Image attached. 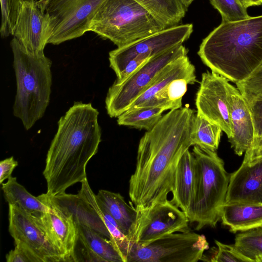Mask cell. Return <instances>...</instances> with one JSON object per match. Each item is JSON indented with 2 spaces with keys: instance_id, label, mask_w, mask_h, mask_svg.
Returning <instances> with one entry per match:
<instances>
[{
  "instance_id": "cell-38",
  "label": "cell",
  "mask_w": 262,
  "mask_h": 262,
  "mask_svg": "<svg viewBox=\"0 0 262 262\" xmlns=\"http://www.w3.org/2000/svg\"><path fill=\"white\" fill-rule=\"evenodd\" d=\"M48 0H39L37 3L43 12H45V8Z\"/></svg>"
},
{
  "instance_id": "cell-30",
  "label": "cell",
  "mask_w": 262,
  "mask_h": 262,
  "mask_svg": "<svg viewBox=\"0 0 262 262\" xmlns=\"http://www.w3.org/2000/svg\"><path fill=\"white\" fill-rule=\"evenodd\" d=\"M236 88L249 103L262 95V63L247 78L236 83Z\"/></svg>"
},
{
  "instance_id": "cell-23",
  "label": "cell",
  "mask_w": 262,
  "mask_h": 262,
  "mask_svg": "<svg viewBox=\"0 0 262 262\" xmlns=\"http://www.w3.org/2000/svg\"><path fill=\"white\" fill-rule=\"evenodd\" d=\"M81 183V188L78 194L88 201L99 213L110 233V240L123 261L127 262L132 246L129 239L122 232L115 220L97 202L96 194L91 188L87 179Z\"/></svg>"
},
{
  "instance_id": "cell-2",
  "label": "cell",
  "mask_w": 262,
  "mask_h": 262,
  "mask_svg": "<svg viewBox=\"0 0 262 262\" xmlns=\"http://www.w3.org/2000/svg\"><path fill=\"white\" fill-rule=\"evenodd\" d=\"M98 115L91 103L77 102L60 118L43 171L48 195L64 193L70 186L87 179V164L97 152L101 141Z\"/></svg>"
},
{
  "instance_id": "cell-36",
  "label": "cell",
  "mask_w": 262,
  "mask_h": 262,
  "mask_svg": "<svg viewBox=\"0 0 262 262\" xmlns=\"http://www.w3.org/2000/svg\"><path fill=\"white\" fill-rule=\"evenodd\" d=\"M262 158V137L255 141L252 147L245 152L244 161L251 162Z\"/></svg>"
},
{
  "instance_id": "cell-33",
  "label": "cell",
  "mask_w": 262,
  "mask_h": 262,
  "mask_svg": "<svg viewBox=\"0 0 262 262\" xmlns=\"http://www.w3.org/2000/svg\"><path fill=\"white\" fill-rule=\"evenodd\" d=\"M248 104L254 124L255 142L262 137V95L255 98Z\"/></svg>"
},
{
  "instance_id": "cell-4",
  "label": "cell",
  "mask_w": 262,
  "mask_h": 262,
  "mask_svg": "<svg viewBox=\"0 0 262 262\" xmlns=\"http://www.w3.org/2000/svg\"><path fill=\"white\" fill-rule=\"evenodd\" d=\"M16 80L14 115L30 129L45 114L51 93L52 61L28 52L13 37L10 42Z\"/></svg>"
},
{
  "instance_id": "cell-12",
  "label": "cell",
  "mask_w": 262,
  "mask_h": 262,
  "mask_svg": "<svg viewBox=\"0 0 262 262\" xmlns=\"http://www.w3.org/2000/svg\"><path fill=\"white\" fill-rule=\"evenodd\" d=\"M138 211L132 245L143 247L168 234L190 231L186 214L168 200Z\"/></svg>"
},
{
  "instance_id": "cell-28",
  "label": "cell",
  "mask_w": 262,
  "mask_h": 262,
  "mask_svg": "<svg viewBox=\"0 0 262 262\" xmlns=\"http://www.w3.org/2000/svg\"><path fill=\"white\" fill-rule=\"evenodd\" d=\"M234 246L252 262H262V227L236 235Z\"/></svg>"
},
{
  "instance_id": "cell-15",
  "label": "cell",
  "mask_w": 262,
  "mask_h": 262,
  "mask_svg": "<svg viewBox=\"0 0 262 262\" xmlns=\"http://www.w3.org/2000/svg\"><path fill=\"white\" fill-rule=\"evenodd\" d=\"M11 35L27 52L36 56L45 55L49 39L48 23L37 1L24 0Z\"/></svg>"
},
{
  "instance_id": "cell-8",
  "label": "cell",
  "mask_w": 262,
  "mask_h": 262,
  "mask_svg": "<svg viewBox=\"0 0 262 262\" xmlns=\"http://www.w3.org/2000/svg\"><path fill=\"white\" fill-rule=\"evenodd\" d=\"M187 53L188 50L182 44L178 45L150 59L122 82H114L105 98L108 115L111 118L118 117L128 110L167 66Z\"/></svg>"
},
{
  "instance_id": "cell-7",
  "label": "cell",
  "mask_w": 262,
  "mask_h": 262,
  "mask_svg": "<svg viewBox=\"0 0 262 262\" xmlns=\"http://www.w3.org/2000/svg\"><path fill=\"white\" fill-rule=\"evenodd\" d=\"M193 25L187 24L165 28L109 53L110 67L116 83H120L150 59L178 45L190 36Z\"/></svg>"
},
{
  "instance_id": "cell-22",
  "label": "cell",
  "mask_w": 262,
  "mask_h": 262,
  "mask_svg": "<svg viewBox=\"0 0 262 262\" xmlns=\"http://www.w3.org/2000/svg\"><path fill=\"white\" fill-rule=\"evenodd\" d=\"M97 202L117 223L130 243L136 225L139 211L128 204L119 193L100 189L96 194Z\"/></svg>"
},
{
  "instance_id": "cell-16",
  "label": "cell",
  "mask_w": 262,
  "mask_h": 262,
  "mask_svg": "<svg viewBox=\"0 0 262 262\" xmlns=\"http://www.w3.org/2000/svg\"><path fill=\"white\" fill-rule=\"evenodd\" d=\"M31 215L47 238L66 261H74L77 231L72 217L54 208Z\"/></svg>"
},
{
  "instance_id": "cell-35",
  "label": "cell",
  "mask_w": 262,
  "mask_h": 262,
  "mask_svg": "<svg viewBox=\"0 0 262 262\" xmlns=\"http://www.w3.org/2000/svg\"><path fill=\"white\" fill-rule=\"evenodd\" d=\"M18 162L13 157L6 158L0 162V183L11 178L13 170L17 166Z\"/></svg>"
},
{
  "instance_id": "cell-20",
  "label": "cell",
  "mask_w": 262,
  "mask_h": 262,
  "mask_svg": "<svg viewBox=\"0 0 262 262\" xmlns=\"http://www.w3.org/2000/svg\"><path fill=\"white\" fill-rule=\"evenodd\" d=\"M196 171L194 158L188 149L182 156L174 174L171 202L182 210L188 218L194 202Z\"/></svg>"
},
{
  "instance_id": "cell-29",
  "label": "cell",
  "mask_w": 262,
  "mask_h": 262,
  "mask_svg": "<svg viewBox=\"0 0 262 262\" xmlns=\"http://www.w3.org/2000/svg\"><path fill=\"white\" fill-rule=\"evenodd\" d=\"M220 13L222 21H235L250 17L239 0H209Z\"/></svg>"
},
{
  "instance_id": "cell-34",
  "label": "cell",
  "mask_w": 262,
  "mask_h": 262,
  "mask_svg": "<svg viewBox=\"0 0 262 262\" xmlns=\"http://www.w3.org/2000/svg\"><path fill=\"white\" fill-rule=\"evenodd\" d=\"M13 250L6 256L7 262H38L36 258L19 244H15Z\"/></svg>"
},
{
  "instance_id": "cell-18",
  "label": "cell",
  "mask_w": 262,
  "mask_h": 262,
  "mask_svg": "<svg viewBox=\"0 0 262 262\" xmlns=\"http://www.w3.org/2000/svg\"><path fill=\"white\" fill-rule=\"evenodd\" d=\"M232 136L228 138L237 156L250 149L255 140L253 121L249 106L237 88L229 85Z\"/></svg>"
},
{
  "instance_id": "cell-10",
  "label": "cell",
  "mask_w": 262,
  "mask_h": 262,
  "mask_svg": "<svg viewBox=\"0 0 262 262\" xmlns=\"http://www.w3.org/2000/svg\"><path fill=\"white\" fill-rule=\"evenodd\" d=\"M105 0H48L45 14L48 43L59 45L89 31L91 23Z\"/></svg>"
},
{
  "instance_id": "cell-26",
  "label": "cell",
  "mask_w": 262,
  "mask_h": 262,
  "mask_svg": "<svg viewBox=\"0 0 262 262\" xmlns=\"http://www.w3.org/2000/svg\"><path fill=\"white\" fill-rule=\"evenodd\" d=\"M167 28L178 25L187 11L180 0H135Z\"/></svg>"
},
{
  "instance_id": "cell-5",
  "label": "cell",
  "mask_w": 262,
  "mask_h": 262,
  "mask_svg": "<svg viewBox=\"0 0 262 262\" xmlns=\"http://www.w3.org/2000/svg\"><path fill=\"white\" fill-rule=\"evenodd\" d=\"M196 171L195 193L189 216L195 229L215 227L225 204L230 174L216 151L194 145L192 150Z\"/></svg>"
},
{
  "instance_id": "cell-1",
  "label": "cell",
  "mask_w": 262,
  "mask_h": 262,
  "mask_svg": "<svg viewBox=\"0 0 262 262\" xmlns=\"http://www.w3.org/2000/svg\"><path fill=\"white\" fill-rule=\"evenodd\" d=\"M194 115L188 106L170 110L140 139L128 189L130 203L137 210L168 200L178 163L192 146Z\"/></svg>"
},
{
  "instance_id": "cell-19",
  "label": "cell",
  "mask_w": 262,
  "mask_h": 262,
  "mask_svg": "<svg viewBox=\"0 0 262 262\" xmlns=\"http://www.w3.org/2000/svg\"><path fill=\"white\" fill-rule=\"evenodd\" d=\"M73 219L77 231L76 246H76L78 248L75 249V251L78 250L75 256L78 253H80L77 256L76 262H123L110 239L88 224L77 219Z\"/></svg>"
},
{
  "instance_id": "cell-39",
  "label": "cell",
  "mask_w": 262,
  "mask_h": 262,
  "mask_svg": "<svg viewBox=\"0 0 262 262\" xmlns=\"http://www.w3.org/2000/svg\"><path fill=\"white\" fill-rule=\"evenodd\" d=\"M183 6L187 9L194 0H180Z\"/></svg>"
},
{
  "instance_id": "cell-21",
  "label": "cell",
  "mask_w": 262,
  "mask_h": 262,
  "mask_svg": "<svg viewBox=\"0 0 262 262\" xmlns=\"http://www.w3.org/2000/svg\"><path fill=\"white\" fill-rule=\"evenodd\" d=\"M222 224L233 233L245 232L262 227V204L225 203L222 208Z\"/></svg>"
},
{
  "instance_id": "cell-24",
  "label": "cell",
  "mask_w": 262,
  "mask_h": 262,
  "mask_svg": "<svg viewBox=\"0 0 262 262\" xmlns=\"http://www.w3.org/2000/svg\"><path fill=\"white\" fill-rule=\"evenodd\" d=\"M4 198L9 205L18 207L30 215L51 211V208L37 196L29 192L17 181L16 177H11L2 184Z\"/></svg>"
},
{
  "instance_id": "cell-3",
  "label": "cell",
  "mask_w": 262,
  "mask_h": 262,
  "mask_svg": "<svg viewBox=\"0 0 262 262\" xmlns=\"http://www.w3.org/2000/svg\"><path fill=\"white\" fill-rule=\"evenodd\" d=\"M198 54L215 72L236 83L262 63V15L222 21L202 41Z\"/></svg>"
},
{
  "instance_id": "cell-14",
  "label": "cell",
  "mask_w": 262,
  "mask_h": 262,
  "mask_svg": "<svg viewBox=\"0 0 262 262\" xmlns=\"http://www.w3.org/2000/svg\"><path fill=\"white\" fill-rule=\"evenodd\" d=\"M9 232L15 244L22 245L38 262L64 261L33 217L12 205H9Z\"/></svg>"
},
{
  "instance_id": "cell-32",
  "label": "cell",
  "mask_w": 262,
  "mask_h": 262,
  "mask_svg": "<svg viewBox=\"0 0 262 262\" xmlns=\"http://www.w3.org/2000/svg\"><path fill=\"white\" fill-rule=\"evenodd\" d=\"M217 250L210 259L213 262H252L241 253L233 245L223 244L215 240Z\"/></svg>"
},
{
  "instance_id": "cell-25",
  "label": "cell",
  "mask_w": 262,
  "mask_h": 262,
  "mask_svg": "<svg viewBox=\"0 0 262 262\" xmlns=\"http://www.w3.org/2000/svg\"><path fill=\"white\" fill-rule=\"evenodd\" d=\"M222 132L218 125L196 113L193 118L191 130L192 145L215 151L219 147Z\"/></svg>"
},
{
  "instance_id": "cell-31",
  "label": "cell",
  "mask_w": 262,
  "mask_h": 262,
  "mask_svg": "<svg viewBox=\"0 0 262 262\" xmlns=\"http://www.w3.org/2000/svg\"><path fill=\"white\" fill-rule=\"evenodd\" d=\"M24 0H1L2 21L1 35L5 38L12 34L19 11Z\"/></svg>"
},
{
  "instance_id": "cell-17",
  "label": "cell",
  "mask_w": 262,
  "mask_h": 262,
  "mask_svg": "<svg viewBox=\"0 0 262 262\" xmlns=\"http://www.w3.org/2000/svg\"><path fill=\"white\" fill-rule=\"evenodd\" d=\"M236 203L262 204V158L243 161L230 174L225 203Z\"/></svg>"
},
{
  "instance_id": "cell-11",
  "label": "cell",
  "mask_w": 262,
  "mask_h": 262,
  "mask_svg": "<svg viewBox=\"0 0 262 262\" xmlns=\"http://www.w3.org/2000/svg\"><path fill=\"white\" fill-rule=\"evenodd\" d=\"M208 249L204 235L190 231L176 232L145 246L132 245L127 262H197Z\"/></svg>"
},
{
  "instance_id": "cell-9",
  "label": "cell",
  "mask_w": 262,
  "mask_h": 262,
  "mask_svg": "<svg viewBox=\"0 0 262 262\" xmlns=\"http://www.w3.org/2000/svg\"><path fill=\"white\" fill-rule=\"evenodd\" d=\"M196 82L195 67L187 55L181 57L167 66L128 109L140 107H160L166 111L179 108L188 85Z\"/></svg>"
},
{
  "instance_id": "cell-37",
  "label": "cell",
  "mask_w": 262,
  "mask_h": 262,
  "mask_svg": "<svg viewBox=\"0 0 262 262\" xmlns=\"http://www.w3.org/2000/svg\"><path fill=\"white\" fill-rule=\"evenodd\" d=\"M244 6L247 9L252 6L262 5V0H239Z\"/></svg>"
},
{
  "instance_id": "cell-6",
  "label": "cell",
  "mask_w": 262,
  "mask_h": 262,
  "mask_svg": "<svg viewBox=\"0 0 262 262\" xmlns=\"http://www.w3.org/2000/svg\"><path fill=\"white\" fill-rule=\"evenodd\" d=\"M167 28L135 0H105L89 31L121 47Z\"/></svg>"
},
{
  "instance_id": "cell-13",
  "label": "cell",
  "mask_w": 262,
  "mask_h": 262,
  "mask_svg": "<svg viewBox=\"0 0 262 262\" xmlns=\"http://www.w3.org/2000/svg\"><path fill=\"white\" fill-rule=\"evenodd\" d=\"M228 81L212 71L203 73L196 94L195 105L198 114L218 125L229 138L232 128Z\"/></svg>"
},
{
  "instance_id": "cell-27",
  "label": "cell",
  "mask_w": 262,
  "mask_h": 262,
  "mask_svg": "<svg viewBox=\"0 0 262 262\" xmlns=\"http://www.w3.org/2000/svg\"><path fill=\"white\" fill-rule=\"evenodd\" d=\"M166 111L160 107H140L128 109L117 117L119 125L149 130L161 119Z\"/></svg>"
}]
</instances>
